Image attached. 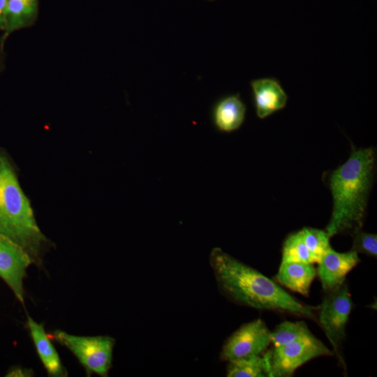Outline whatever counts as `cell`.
<instances>
[{
  "label": "cell",
  "instance_id": "obj_1",
  "mask_svg": "<svg viewBox=\"0 0 377 377\" xmlns=\"http://www.w3.org/2000/svg\"><path fill=\"white\" fill-rule=\"evenodd\" d=\"M209 262L219 290L230 301L258 310L293 315L316 322L319 306L300 302L274 281L221 248L212 249Z\"/></svg>",
  "mask_w": 377,
  "mask_h": 377
},
{
  "label": "cell",
  "instance_id": "obj_2",
  "mask_svg": "<svg viewBox=\"0 0 377 377\" xmlns=\"http://www.w3.org/2000/svg\"><path fill=\"white\" fill-rule=\"evenodd\" d=\"M374 165L372 149H353L348 159L330 175L333 208L325 228L330 237L362 229Z\"/></svg>",
  "mask_w": 377,
  "mask_h": 377
},
{
  "label": "cell",
  "instance_id": "obj_3",
  "mask_svg": "<svg viewBox=\"0 0 377 377\" xmlns=\"http://www.w3.org/2000/svg\"><path fill=\"white\" fill-rule=\"evenodd\" d=\"M0 235L22 247L32 264L40 268L54 243L40 230L31 202L23 191L18 170L0 148Z\"/></svg>",
  "mask_w": 377,
  "mask_h": 377
},
{
  "label": "cell",
  "instance_id": "obj_4",
  "mask_svg": "<svg viewBox=\"0 0 377 377\" xmlns=\"http://www.w3.org/2000/svg\"><path fill=\"white\" fill-rule=\"evenodd\" d=\"M49 336L67 348L79 360L87 376H108L112 367L115 339L109 336L80 337L57 330Z\"/></svg>",
  "mask_w": 377,
  "mask_h": 377
},
{
  "label": "cell",
  "instance_id": "obj_5",
  "mask_svg": "<svg viewBox=\"0 0 377 377\" xmlns=\"http://www.w3.org/2000/svg\"><path fill=\"white\" fill-rule=\"evenodd\" d=\"M324 293L325 295L317 312L316 322L330 342L333 353L346 369L341 347L346 338V327L353 308V302L346 281Z\"/></svg>",
  "mask_w": 377,
  "mask_h": 377
},
{
  "label": "cell",
  "instance_id": "obj_6",
  "mask_svg": "<svg viewBox=\"0 0 377 377\" xmlns=\"http://www.w3.org/2000/svg\"><path fill=\"white\" fill-rule=\"evenodd\" d=\"M334 353L313 334L269 350L271 377H290L306 362Z\"/></svg>",
  "mask_w": 377,
  "mask_h": 377
},
{
  "label": "cell",
  "instance_id": "obj_7",
  "mask_svg": "<svg viewBox=\"0 0 377 377\" xmlns=\"http://www.w3.org/2000/svg\"><path fill=\"white\" fill-rule=\"evenodd\" d=\"M271 343V332L265 322L258 318L242 325L225 341L220 359L230 361L260 355Z\"/></svg>",
  "mask_w": 377,
  "mask_h": 377
},
{
  "label": "cell",
  "instance_id": "obj_8",
  "mask_svg": "<svg viewBox=\"0 0 377 377\" xmlns=\"http://www.w3.org/2000/svg\"><path fill=\"white\" fill-rule=\"evenodd\" d=\"M32 264L28 253L19 245L0 235V277L24 306L23 280Z\"/></svg>",
  "mask_w": 377,
  "mask_h": 377
},
{
  "label": "cell",
  "instance_id": "obj_9",
  "mask_svg": "<svg viewBox=\"0 0 377 377\" xmlns=\"http://www.w3.org/2000/svg\"><path fill=\"white\" fill-rule=\"evenodd\" d=\"M357 253L353 251L339 253L332 248L321 258L316 269L324 292L334 289L346 281L350 272L359 263Z\"/></svg>",
  "mask_w": 377,
  "mask_h": 377
},
{
  "label": "cell",
  "instance_id": "obj_10",
  "mask_svg": "<svg viewBox=\"0 0 377 377\" xmlns=\"http://www.w3.org/2000/svg\"><path fill=\"white\" fill-rule=\"evenodd\" d=\"M250 84L258 118L265 119L286 106L288 96L276 79L258 78L252 80Z\"/></svg>",
  "mask_w": 377,
  "mask_h": 377
},
{
  "label": "cell",
  "instance_id": "obj_11",
  "mask_svg": "<svg viewBox=\"0 0 377 377\" xmlns=\"http://www.w3.org/2000/svg\"><path fill=\"white\" fill-rule=\"evenodd\" d=\"M27 327L29 330L36 352L47 374L52 377L67 376V371L62 364L49 334L45 332L43 324L36 323L31 317L27 316Z\"/></svg>",
  "mask_w": 377,
  "mask_h": 377
},
{
  "label": "cell",
  "instance_id": "obj_12",
  "mask_svg": "<svg viewBox=\"0 0 377 377\" xmlns=\"http://www.w3.org/2000/svg\"><path fill=\"white\" fill-rule=\"evenodd\" d=\"M246 107L239 94L228 95L219 99L212 109V120L221 132L237 130L244 123Z\"/></svg>",
  "mask_w": 377,
  "mask_h": 377
},
{
  "label": "cell",
  "instance_id": "obj_13",
  "mask_svg": "<svg viewBox=\"0 0 377 377\" xmlns=\"http://www.w3.org/2000/svg\"><path fill=\"white\" fill-rule=\"evenodd\" d=\"M316 274L313 264L281 261L275 279L287 288L308 297Z\"/></svg>",
  "mask_w": 377,
  "mask_h": 377
},
{
  "label": "cell",
  "instance_id": "obj_14",
  "mask_svg": "<svg viewBox=\"0 0 377 377\" xmlns=\"http://www.w3.org/2000/svg\"><path fill=\"white\" fill-rule=\"evenodd\" d=\"M38 15V0H6L3 42L14 32L31 27Z\"/></svg>",
  "mask_w": 377,
  "mask_h": 377
},
{
  "label": "cell",
  "instance_id": "obj_15",
  "mask_svg": "<svg viewBox=\"0 0 377 377\" xmlns=\"http://www.w3.org/2000/svg\"><path fill=\"white\" fill-rule=\"evenodd\" d=\"M228 377H271L269 350L260 355L228 361Z\"/></svg>",
  "mask_w": 377,
  "mask_h": 377
},
{
  "label": "cell",
  "instance_id": "obj_16",
  "mask_svg": "<svg viewBox=\"0 0 377 377\" xmlns=\"http://www.w3.org/2000/svg\"><path fill=\"white\" fill-rule=\"evenodd\" d=\"M281 261L310 264L319 263V260L310 252L306 246L300 230L289 235L284 240Z\"/></svg>",
  "mask_w": 377,
  "mask_h": 377
},
{
  "label": "cell",
  "instance_id": "obj_17",
  "mask_svg": "<svg viewBox=\"0 0 377 377\" xmlns=\"http://www.w3.org/2000/svg\"><path fill=\"white\" fill-rule=\"evenodd\" d=\"M312 334L304 321H284L271 332V343L276 348Z\"/></svg>",
  "mask_w": 377,
  "mask_h": 377
},
{
  "label": "cell",
  "instance_id": "obj_18",
  "mask_svg": "<svg viewBox=\"0 0 377 377\" xmlns=\"http://www.w3.org/2000/svg\"><path fill=\"white\" fill-rule=\"evenodd\" d=\"M300 231L306 246L319 261L322 256L332 248L330 243V237L325 230L305 227Z\"/></svg>",
  "mask_w": 377,
  "mask_h": 377
},
{
  "label": "cell",
  "instance_id": "obj_19",
  "mask_svg": "<svg viewBox=\"0 0 377 377\" xmlns=\"http://www.w3.org/2000/svg\"><path fill=\"white\" fill-rule=\"evenodd\" d=\"M353 246L351 251L357 253H361L367 256L376 257L377 256V235L368 233L362 229L355 230L352 234Z\"/></svg>",
  "mask_w": 377,
  "mask_h": 377
},
{
  "label": "cell",
  "instance_id": "obj_20",
  "mask_svg": "<svg viewBox=\"0 0 377 377\" xmlns=\"http://www.w3.org/2000/svg\"><path fill=\"white\" fill-rule=\"evenodd\" d=\"M6 0H0V43L4 46L3 42V35L5 29V10Z\"/></svg>",
  "mask_w": 377,
  "mask_h": 377
},
{
  "label": "cell",
  "instance_id": "obj_21",
  "mask_svg": "<svg viewBox=\"0 0 377 377\" xmlns=\"http://www.w3.org/2000/svg\"><path fill=\"white\" fill-rule=\"evenodd\" d=\"M33 374L34 372L31 369L15 367L7 373L6 376H31Z\"/></svg>",
  "mask_w": 377,
  "mask_h": 377
},
{
  "label": "cell",
  "instance_id": "obj_22",
  "mask_svg": "<svg viewBox=\"0 0 377 377\" xmlns=\"http://www.w3.org/2000/svg\"><path fill=\"white\" fill-rule=\"evenodd\" d=\"M5 67L3 46L0 43V74Z\"/></svg>",
  "mask_w": 377,
  "mask_h": 377
}]
</instances>
